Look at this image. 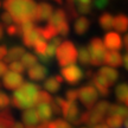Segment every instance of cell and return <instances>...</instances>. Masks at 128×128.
<instances>
[{
  "instance_id": "1",
  "label": "cell",
  "mask_w": 128,
  "mask_h": 128,
  "mask_svg": "<svg viewBox=\"0 0 128 128\" xmlns=\"http://www.w3.org/2000/svg\"><path fill=\"white\" fill-rule=\"evenodd\" d=\"M2 5L18 25L36 20L37 4L33 0H5Z\"/></svg>"
},
{
  "instance_id": "2",
  "label": "cell",
  "mask_w": 128,
  "mask_h": 128,
  "mask_svg": "<svg viewBox=\"0 0 128 128\" xmlns=\"http://www.w3.org/2000/svg\"><path fill=\"white\" fill-rule=\"evenodd\" d=\"M39 92H40V88L37 84L26 82L13 92L11 102L18 109L33 108V106L37 104V98H38Z\"/></svg>"
},
{
  "instance_id": "3",
  "label": "cell",
  "mask_w": 128,
  "mask_h": 128,
  "mask_svg": "<svg viewBox=\"0 0 128 128\" xmlns=\"http://www.w3.org/2000/svg\"><path fill=\"white\" fill-rule=\"evenodd\" d=\"M78 52L76 50V48L71 42H63L58 49L56 51V57H57V60H58V64L60 66H69V65H72L76 60H77V55Z\"/></svg>"
},
{
  "instance_id": "4",
  "label": "cell",
  "mask_w": 128,
  "mask_h": 128,
  "mask_svg": "<svg viewBox=\"0 0 128 128\" xmlns=\"http://www.w3.org/2000/svg\"><path fill=\"white\" fill-rule=\"evenodd\" d=\"M78 98L81 103L89 110L97 103L98 92L94 86H84L81 89H78Z\"/></svg>"
},
{
  "instance_id": "5",
  "label": "cell",
  "mask_w": 128,
  "mask_h": 128,
  "mask_svg": "<svg viewBox=\"0 0 128 128\" xmlns=\"http://www.w3.org/2000/svg\"><path fill=\"white\" fill-rule=\"evenodd\" d=\"M88 49L90 51L92 65H101L102 63H104L106 46L100 38H92L89 43Z\"/></svg>"
},
{
  "instance_id": "6",
  "label": "cell",
  "mask_w": 128,
  "mask_h": 128,
  "mask_svg": "<svg viewBox=\"0 0 128 128\" xmlns=\"http://www.w3.org/2000/svg\"><path fill=\"white\" fill-rule=\"evenodd\" d=\"M24 84V78L20 74L7 71L2 76V86L7 90H17Z\"/></svg>"
},
{
  "instance_id": "7",
  "label": "cell",
  "mask_w": 128,
  "mask_h": 128,
  "mask_svg": "<svg viewBox=\"0 0 128 128\" xmlns=\"http://www.w3.org/2000/svg\"><path fill=\"white\" fill-rule=\"evenodd\" d=\"M62 114H63L64 119L72 122L74 124H78L80 122V109H78V106L76 104V102H68L65 101L63 108H62Z\"/></svg>"
},
{
  "instance_id": "8",
  "label": "cell",
  "mask_w": 128,
  "mask_h": 128,
  "mask_svg": "<svg viewBox=\"0 0 128 128\" xmlns=\"http://www.w3.org/2000/svg\"><path fill=\"white\" fill-rule=\"evenodd\" d=\"M60 74H62V77H63L69 84H76V83H78L83 78L82 70L78 68L77 65H75V64L63 68L62 71H60Z\"/></svg>"
},
{
  "instance_id": "9",
  "label": "cell",
  "mask_w": 128,
  "mask_h": 128,
  "mask_svg": "<svg viewBox=\"0 0 128 128\" xmlns=\"http://www.w3.org/2000/svg\"><path fill=\"white\" fill-rule=\"evenodd\" d=\"M104 46L110 51H118L122 46L121 37L118 32H108L104 36Z\"/></svg>"
},
{
  "instance_id": "10",
  "label": "cell",
  "mask_w": 128,
  "mask_h": 128,
  "mask_svg": "<svg viewBox=\"0 0 128 128\" xmlns=\"http://www.w3.org/2000/svg\"><path fill=\"white\" fill-rule=\"evenodd\" d=\"M22 120L26 127H37V124L40 121L36 108H28L24 110V113L22 114Z\"/></svg>"
},
{
  "instance_id": "11",
  "label": "cell",
  "mask_w": 128,
  "mask_h": 128,
  "mask_svg": "<svg viewBox=\"0 0 128 128\" xmlns=\"http://www.w3.org/2000/svg\"><path fill=\"white\" fill-rule=\"evenodd\" d=\"M54 7L48 2H40L37 6V14L36 20L37 22H43V20H49L51 16L54 14Z\"/></svg>"
},
{
  "instance_id": "12",
  "label": "cell",
  "mask_w": 128,
  "mask_h": 128,
  "mask_svg": "<svg viewBox=\"0 0 128 128\" xmlns=\"http://www.w3.org/2000/svg\"><path fill=\"white\" fill-rule=\"evenodd\" d=\"M22 37H23L24 44L28 48H34L37 42L43 38V28H36L34 30H32L31 32H28V33H26V34H24Z\"/></svg>"
},
{
  "instance_id": "13",
  "label": "cell",
  "mask_w": 128,
  "mask_h": 128,
  "mask_svg": "<svg viewBox=\"0 0 128 128\" xmlns=\"http://www.w3.org/2000/svg\"><path fill=\"white\" fill-rule=\"evenodd\" d=\"M92 86L95 87L97 92L102 96H107L110 92V90H109L110 84L106 81L104 78H102L101 76H98V75L92 76Z\"/></svg>"
},
{
  "instance_id": "14",
  "label": "cell",
  "mask_w": 128,
  "mask_h": 128,
  "mask_svg": "<svg viewBox=\"0 0 128 128\" xmlns=\"http://www.w3.org/2000/svg\"><path fill=\"white\" fill-rule=\"evenodd\" d=\"M48 76V68L40 64H37L33 68L28 69V77L32 81H43Z\"/></svg>"
},
{
  "instance_id": "15",
  "label": "cell",
  "mask_w": 128,
  "mask_h": 128,
  "mask_svg": "<svg viewBox=\"0 0 128 128\" xmlns=\"http://www.w3.org/2000/svg\"><path fill=\"white\" fill-rule=\"evenodd\" d=\"M98 76H101L102 78H104L107 82L109 83L110 86L114 84L115 81H118L119 78V72L113 68H109V66H104V68H101L97 72Z\"/></svg>"
},
{
  "instance_id": "16",
  "label": "cell",
  "mask_w": 128,
  "mask_h": 128,
  "mask_svg": "<svg viewBox=\"0 0 128 128\" xmlns=\"http://www.w3.org/2000/svg\"><path fill=\"white\" fill-rule=\"evenodd\" d=\"M37 114L39 116V120L42 121V124H45L49 122V120L52 118L54 112L51 108L50 104H45V103H42V104H37Z\"/></svg>"
},
{
  "instance_id": "17",
  "label": "cell",
  "mask_w": 128,
  "mask_h": 128,
  "mask_svg": "<svg viewBox=\"0 0 128 128\" xmlns=\"http://www.w3.org/2000/svg\"><path fill=\"white\" fill-rule=\"evenodd\" d=\"M104 63L108 64L109 66H120L121 64H124V58L119 51H109L106 52Z\"/></svg>"
},
{
  "instance_id": "18",
  "label": "cell",
  "mask_w": 128,
  "mask_h": 128,
  "mask_svg": "<svg viewBox=\"0 0 128 128\" xmlns=\"http://www.w3.org/2000/svg\"><path fill=\"white\" fill-rule=\"evenodd\" d=\"M14 124H16V120L11 110L6 109L0 112V128H12Z\"/></svg>"
},
{
  "instance_id": "19",
  "label": "cell",
  "mask_w": 128,
  "mask_h": 128,
  "mask_svg": "<svg viewBox=\"0 0 128 128\" xmlns=\"http://www.w3.org/2000/svg\"><path fill=\"white\" fill-rule=\"evenodd\" d=\"M25 54H26V51L24 50V48H22V46H13V48L10 49L8 52H7V56H6V58H5V62H10V63L16 62V60H18L19 58H22Z\"/></svg>"
},
{
  "instance_id": "20",
  "label": "cell",
  "mask_w": 128,
  "mask_h": 128,
  "mask_svg": "<svg viewBox=\"0 0 128 128\" xmlns=\"http://www.w3.org/2000/svg\"><path fill=\"white\" fill-rule=\"evenodd\" d=\"M64 22H66V13H65V11H63V10H56L55 12H54V14L51 16V18L49 19V23L50 25H52V26H55L56 28H57V26H60L62 23H64Z\"/></svg>"
},
{
  "instance_id": "21",
  "label": "cell",
  "mask_w": 128,
  "mask_h": 128,
  "mask_svg": "<svg viewBox=\"0 0 128 128\" xmlns=\"http://www.w3.org/2000/svg\"><path fill=\"white\" fill-rule=\"evenodd\" d=\"M89 26H90L89 20H88L87 18H84V17H80V18L76 19L75 25H74V28H75V32L81 36V34H84V33L88 31Z\"/></svg>"
},
{
  "instance_id": "22",
  "label": "cell",
  "mask_w": 128,
  "mask_h": 128,
  "mask_svg": "<svg viewBox=\"0 0 128 128\" xmlns=\"http://www.w3.org/2000/svg\"><path fill=\"white\" fill-rule=\"evenodd\" d=\"M44 89H45V92H48L49 94H55V92H57L58 90H60V83L58 82V80L55 77H49L46 78L45 81H44Z\"/></svg>"
},
{
  "instance_id": "23",
  "label": "cell",
  "mask_w": 128,
  "mask_h": 128,
  "mask_svg": "<svg viewBox=\"0 0 128 128\" xmlns=\"http://www.w3.org/2000/svg\"><path fill=\"white\" fill-rule=\"evenodd\" d=\"M116 32H126L128 30V17L124 14H119L114 18V26Z\"/></svg>"
},
{
  "instance_id": "24",
  "label": "cell",
  "mask_w": 128,
  "mask_h": 128,
  "mask_svg": "<svg viewBox=\"0 0 128 128\" xmlns=\"http://www.w3.org/2000/svg\"><path fill=\"white\" fill-rule=\"evenodd\" d=\"M108 115H118L120 118L127 120L128 119V107L110 104L109 110H108Z\"/></svg>"
},
{
  "instance_id": "25",
  "label": "cell",
  "mask_w": 128,
  "mask_h": 128,
  "mask_svg": "<svg viewBox=\"0 0 128 128\" xmlns=\"http://www.w3.org/2000/svg\"><path fill=\"white\" fill-rule=\"evenodd\" d=\"M62 43H63V42H62V38H60V37H56L54 39H51V42L48 44V49H46L44 55H46L49 58H52V57L56 55V51H57L58 46H60Z\"/></svg>"
},
{
  "instance_id": "26",
  "label": "cell",
  "mask_w": 128,
  "mask_h": 128,
  "mask_svg": "<svg viewBox=\"0 0 128 128\" xmlns=\"http://www.w3.org/2000/svg\"><path fill=\"white\" fill-rule=\"evenodd\" d=\"M98 22H100L101 28H103V30H107V31L114 26V17L110 13H103L100 17Z\"/></svg>"
},
{
  "instance_id": "27",
  "label": "cell",
  "mask_w": 128,
  "mask_h": 128,
  "mask_svg": "<svg viewBox=\"0 0 128 128\" xmlns=\"http://www.w3.org/2000/svg\"><path fill=\"white\" fill-rule=\"evenodd\" d=\"M115 95L116 98L120 102H126L128 96V84L127 83H120L119 86L115 89Z\"/></svg>"
},
{
  "instance_id": "28",
  "label": "cell",
  "mask_w": 128,
  "mask_h": 128,
  "mask_svg": "<svg viewBox=\"0 0 128 128\" xmlns=\"http://www.w3.org/2000/svg\"><path fill=\"white\" fill-rule=\"evenodd\" d=\"M124 124V119L118 116V115H109L106 119V124L109 128H121Z\"/></svg>"
},
{
  "instance_id": "29",
  "label": "cell",
  "mask_w": 128,
  "mask_h": 128,
  "mask_svg": "<svg viewBox=\"0 0 128 128\" xmlns=\"http://www.w3.org/2000/svg\"><path fill=\"white\" fill-rule=\"evenodd\" d=\"M22 63L25 68L31 69L33 68L34 65H37V57L33 54H30V52H26L25 55L22 57Z\"/></svg>"
},
{
  "instance_id": "30",
  "label": "cell",
  "mask_w": 128,
  "mask_h": 128,
  "mask_svg": "<svg viewBox=\"0 0 128 128\" xmlns=\"http://www.w3.org/2000/svg\"><path fill=\"white\" fill-rule=\"evenodd\" d=\"M78 58L81 60V63L84 64V65H88V64L92 63V56H90L89 49L86 46H82L78 51Z\"/></svg>"
},
{
  "instance_id": "31",
  "label": "cell",
  "mask_w": 128,
  "mask_h": 128,
  "mask_svg": "<svg viewBox=\"0 0 128 128\" xmlns=\"http://www.w3.org/2000/svg\"><path fill=\"white\" fill-rule=\"evenodd\" d=\"M57 33H58L57 28L55 26L50 25V24H48L45 28H43V38L45 40L46 39H54V38H56Z\"/></svg>"
},
{
  "instance_id": "32",
  "label": "cell",
  "mask_w": 128,
  "mask_h": 128,
  "mask_svg": "<svg viewBox=\"0 0 128 128\" xmlns=\"http://www.w3.org/2000/svg\"><path fill=\"white\" fill-rule=\"evenodd\" d=\"M52 96L45 90H40L38 94V98H37V104H42V103H45V104H51L52 103Z\"/></svg>"
},
{
  "instance_id": "33",
  "label": "cell",
  "mask_w": 128,
  "mask_h": 128,
  "mask_svg": "<svg viewBox=\"0 0 128 128\" xmlns=\"http://www.w3.org/2000/svg\"><path fill=\"white\" fill-rule=\"evenodd\" d=\"M48 128H72V126L63 119H56L48 124Z\"/></svg>"
},
{
  "instance_id": "34",
  "label": "cell",
  "mask_w": 128,
  "mask_h": 128,
  "mask_svg": "<svg viewBox=\"0 0 128 128\" xmlns=\"http://www.w3.org/2000/svg\"><path fill=\"white\" fill-rule=\"evenodd\" d=\"M48 42L44 39V38H42V39H39V40L36 43V45H34V51H36V54L38 56L39 55H43V54H45L46 49H48Z\"/></svg>"
},
{
  "instance_id": "35",
  "label": "cell",
  "mask_w": 128,
  "mask_h": 128,
  "mask_svg": "<svg viewBox=\"0 0 128 128\" xmlns=\"http://www.w3.org/2000/svg\"><path fill=\"white\" fill-rule=\"evenodd\" d=\"M11 103L10 96L4 92H0V112L8 109V106Z\"/></svg>"
},
{
  "instance_id": "36",
  "label": "cell",
  "mask_w": 128,
  "mask_h": 128,
  "mask_svg": "<svg viewBox=\"0 0 128 128\" xmlns=\"http://www.w3.org/2000/svg\"><path fill=\"white\" fill-rule=\"evenodd\" d=\"M36 28V24L34 22H28V23H24V24H20L19 25V30H20V34L24 36L28 32H31L32 30Z\"/></svg>"
},
{
  "instance_id": "37",
  "label": "cell",
  "mask_w": 128,
  "mask_h": 128,
  "mask_svg": "<svg viewBox=\"0 0 128 128\" xmlns=\"http://www.w3.org/2000/svg\"><path fill=\"white\" fill-rule=\"evenodd\" d=\"M8 69L11 70V71L17 72V74H23L24 71H25V66H24L23 63H22V62H19V60H16V62L10 63Z\"/></svg>"
},
{
  "instance_id": "38",
  "label": "cell",
  "mask_w": 128,
  "mask_h": 128,
  "mask_svg": "<svg viewBox=\"0 0 128 128\" xmlns=\"http://www.w3.org/2000/svg\"><path fill=\"white\" fill-rule=\"evenodd\" d=\"M65 97H66L68 102H75L78 98V90L70 89V90H68V92H65Z\"/></svg>"
},
{
  "instance_id": "39",
  "label": "cell",
  "mask_w": 128,
  "mask_h": 128,
  "mask_svg": "<svg viewBox=\"0 0 128 128\" xmlns=\"http://www.w3.org/2000/svg\"><path fill=\"white\" fill-rule=\"evenodd\" d=\"M6 32L8 33V36H20V30H19V25L12 24L6 28Z\"/></svg>"
},
{
  "instance_id": "40",
  "label": "cell",
  "mask_w": 128,
  "mask_h": 128,
  "mask_svg": "<svg viewBox=\"0 0 128 128\" xmlns=\"http://www.w3.org/2000/svg\"><path fill=\"white\" fill-rule=\"evenodd\" d=\"M57 31L60 33V36H66L69 33V24L68 22H64L60 25V26H57Z\"/></svg>"
},
{
  "instance_id": "41",
  "label": "cell",
  "mask_w": 128,
  "mask_h": 128,
  "mask_svg": "<svg viewBox=\"0 0 128 128\" xmlns=\"http://www.w3.org/2000/svg\"><path fill=\"white\" fill-rule=\"evenodd\" d=\"M1 20H2V23L6 25V28L10 26V25H12L14 22L13 18L11 17V14H10L8 12H4V13L1 14Z\"/></svg>"
},
{
  "instance_id": "42",
  "label": "cell",
  "mask_w": 128,
  "mask_h": 128,
  "mask_svg": "<svg viewBox=\"0 0 128 128\" xmlns=\"http://www.w3.org/2000/svg\"><path fill=\"white\" fill-rule=\"evenodd\" d=\"M77 11L81 14H88L92 11V6L90 5H77Z\"/></svg>"
},
{
  "instance_id": "43",
  "label": "cell",
  "mask_w": 128,
  "mask_h": 128,
  "mask_svg": "<svg viewBox=\"0 0 128 128\" xmlns=\"http://www.w3.org/2000/svg\"><path fill=\"white\" fill-rule=\"evenodd\" d=\"M108 4H109V0H94V5H95V7L96 8H98V10L104 8Z\"/></svg>"
},
{
  "instance_id": "44",
  "label": "cell",
  "mask_w": 128,
  "mask_h": 128,
  "mask_svg": "<svg viewBox=\"0 0 128 128\" xmlns=\"http://www.w3.org/2000/svg\"><path fill=\"white\" fill-rule=\"evenodd\" d=\"M7 52H8V50H7V48H6V46H5V45H0V60L6 58Z\"/></svg>"
},
{
  "instance_id": "45",
  "label": "cell",
  "mask_w": 128,
  "mask_h": 128,
  "mask_svg": "<svg viewBox=\"0 0 128 128\" xmlns=\"http://www.w3.org/2000/svg\"><path fill=\"white\" fill-rule=\"evenodd\" d=\"M6 72H7V65L0 60V76H4Z\"/></svg>"
},
{
  "instance_id": "46",
  "label": "cell",
  "mask_w": 128,
  "mask_h": 128,
  "mask_svg": "<svg viewBox=\"0 0 128 128\" xmlns=\"http://www.w3.org/2000/svg\"><path fill=\"white\" fill-rule=\"evenodd\" d=\"M74 1H76L77 5H90L92 2V0H74Z\"/></svg>"
},
{
  "instance_id": "47",
  "label": "cell",
  "mask_w": 128,
  "mask_h": 128,
  "mask_svg": "<svg viewBox=\"0 0 128 128\" xmlns=\"http://www.w3.org/2000/svg\"><path fill=\"white\" fill-rule=\"evenodd\" d=\"M12 128H25V126H24L23 122H17V121H16V124H13Z\"/></svg>"
},
{
  "instance_id": "48",
  "label": "cell",
  "mask_w": 128,
  "mask_h": 128,
  "mask_svg": "<svg viewBox=\"0 0 128 128\" xmlns=\"http://www.w3.org/2000/svg\"><path fill=\"white\" fill-rule=\"evenodd\" d=\"M124 68L128 70V55H126L124 57Z\"/></svg>"
},
{
  "instance_id": "49",
  "label": "cell",
  "mask_w": 128,
  "mask_h": 128,
  "mask_svg": "<svg viewBox=\"0 0 128 128\" xmlns=\"http://www.w3.org/2000/svg\"><path fill=\"white\" fill-rule=\"evenodd\" d=\"M92 128H109V127L106 124H96V126H94Z\"/></svg>"
},
{
  "instance_id": "50",
  "label": "cell",
  "mask_w": 128,
  "mask_h": 128,
  "mask_svg": "<svg viewBox=\"0 0 128 128\" xmlns=\"http://www.w3.org/2000/svg\"><path fill=\"white\" fill-rule=\"evenodd\" d=\"M48 124H49V122H45V124H38L36 128H48Z\"/></svg>"
},
{
  "instance_id": "51",
  "label": "cell",
  "mask_w": 128,
  "mask_h": 128,
  "mask_svg": "<svg viewBox=\"0 0 128 128\" xmlns=\"http://www.w3.org/2000/svg\"><path fill=\"white\" fill-rule=\"evenodd\" d=\"M2 37H4V28H2V26L0 25V40L2 39Z\"/></svg>"
},
{
  "instance_id": "52",
  "label": "cell",
  "mask_w": 128,
  "mask_h": 128,
  "mask_svg": "<svg viewBox=\"0 0 128 128\" xmlns=\"http://www.w3.org/2000/svg\"><path fill=\"white\" fill-rule=\"evenodd\" d=\"M124 128H128V119L124 121Z\"/></svg>"
},
{
  "instance_id": "53",
  "label": "cell",
  "mask_w": 128,
  "mask_h": 128,
  "mask_svg": "<svg viewBox=\"0 0 128 128\" xmlns=\"http://www.w3.org/2000/svg\"><path fill=\"white\" fill-rule=\"evenodd\" d=\"M56 2H58V4H62V0H55Z\"/></svg>"
},
{
  "instance_id": "54",
  "label": "cell",
  "mask_w": 128,
  "mask_h": 128,
  "mask_svg": "<svg viewBox=\"0 0 128 128\" xmlns=\"http://www.w3.org/2000/svg\"><path fill=\"white\" fill-rule=\"evenodd\" d=\"M68 2H71V4H74V0H68Z\"/></svg>"
},
{
  "instance_id": "55",
  "label": "cell",
  "mask_w": 128,
  "mask_h": 128,
  "mask_svg": "<svg viewBox=\"0 0 128 128\" xmlns=\"http://www.w3.org/2000/svg\"><path fill=\"white\" fill-rule=\"evenodd\" d=\"M126 104H127V107H128V96H127V100H126Z\"/></svg>"
},
{
  "instance_id": "56",
  "label": "cell",
  "mask_w": 128,
  "mask_h": 128,
  "mask_svg": "<svg viewBox=\"0 0 128 128\" xmlns=\"http://www.w3.org/2000/svg\"><path fill=\"white\" fill-rule=\"evenodd\" d=\"M80 128H89V127H86V126H83V127H80Z\"/></svg>"
},
{
  "instance_id": "57",
  "label": "cell",
  "mask_w": 128,
  "mask_h": 128,
  "mask_svg": "<svg viewBox=\"0 0 128 128\" xmlns=\"http://www.w3.org/2000/svg\"><path fill=\"white\" fill-rule=\"evenodd\" d=\"M127 55H128V49H127Z\"/></svg>"
},
{
  "instance_id": "58",
  "label": "cell",
  "mask_w": 128,
  "mask_h": 128,
  "mask_svg": "<svg viewBox=\"0 0 128 128\" xmlns=\"http://www.w3.org/2000/svg\"><path fill=\"white\" fill-rule=\"evenodd\" d=\"M0 6H1V1H0Z\"/></svg>"
}]
</instances>
